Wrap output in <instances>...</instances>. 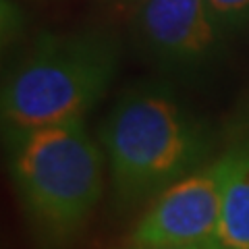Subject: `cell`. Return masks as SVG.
I'll return each instance as SVG.
<instances>
[{"label":"cell","instance_id":"3957f363","mask_svg":"<svg viewBox=\"0 0 249 249\" xmlns=\"http://www.w3.org/2000/svg\"><path fill=\"white\" fill-rule=\"evenodd\" d=\"M116 42L102 31L46 34L2 83V133L83 121L110 88Z\"/></svg>","mask_w":249,"mask_h":249},{"label":"cell","instance_id":"7a4b0ae2","mask_svg":"<svg viewBox=\"0 0 249 249\" xmlns=\"http://www.w3.org/2000/svg\"><path fill=\"white\" fill-rule=\"evenodd\" d=\"M6 166L29 220L52 243L75 237L102 196V150L83 121L4 131Z\"/></svg>","mask_w":249,"mask_h":249},{"label":"cell","instance_id":"8992f818","mask_svg":"<svg viewBox=\"0 0 249 249\" xmlns=\"http://www.w3.org/2000/svg\"><path fill=\"white\" fill-rule=\"evenodd\" d=\"M231 166L222 193L216 249H249V139L229 150Z\"/></svg>","mask_w":249,"mask_h":249},{"label":"cell","instance_id":"5b68a950","mask_svg":"<svg viewBox=\"0 0 249 249\" xmlns=\"http://www.w3.org/2000/svg\"><path fill=\"white\" fill-rule=\"evenodd\" d=\"M135 27L147 54L187 71L212 60L224 34L208 0H142Z\"/></svg>","mask_w":249,"mask_h":249},{"label":"cell","instance_id":"6da1fadb","mask_svg":"<svg viewBox=\"0 0 249 249\" xmlns=\"http://www.w3.org/2000/svg\"><path fill=\"white\" fill-rule=\"evenodd\" d=\"M100 145L116 197L129 206L204 166L210 137L170 91L139 85L112 104L100 127Z\"/></svg>","mask_w":249,"mask_h":249},{"label":"cell","instance_id":"277c9868","mask_svg":"<svg viewBox=\"0 0 249 249\" xmlns=\"http://www.w3.org/2000/svg\"><path fill=\"white\" fill-rule=\"evenodd\" d=\"M229 166L224 152L158 193L131 235L133 245H214Z\"/></svg>","mask_w":249,"mask_h":249},{"label":"cell","instance_id":"52a82bcc","mask_svg":"<svg viewBox=\"0 0 249 249\" xmlns=\"http://www.w3.org/2000/svg\"><path fill=\"white\" fill-rule=\"evenodd\" d=\"M220 27L241 29L249 23V0H208Z\"/></svg>","mask_w":249,"mask_h":249},{"label":"cell","instance_id":"ba28073f","mask_svg":"<svg viewBox=\"0 0 249 249\" xmlns=\"http://www.w3.org/2000/svg\"><path fill=\"white\" fill-rule=\"evenodd\" d=\"M131 249H216L214 245H133Z\"/></svg>","mask_w":249,"mask_h":249}]
</instances>
